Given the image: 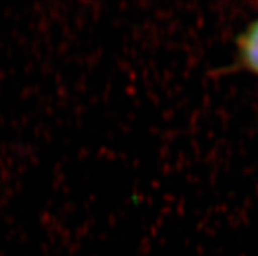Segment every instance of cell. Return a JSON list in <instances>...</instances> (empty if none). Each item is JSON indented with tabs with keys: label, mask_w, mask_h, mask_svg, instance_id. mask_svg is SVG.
Returning <instances> with one entry per match:
<instances>
[{
	"label": "cell",
	"mask_w": 258,
	"mask_h": 256,
	"mask_svg": "<svg viewBox=\"0 0 258 256\" xmlns=\"http://www.w3.org/2000/svg\"><path fill=\"white\" fill-rule=\"evenodd\" d=\"M235 65L258 77V17L252 20L235 39Z\"/></svg>",
	"instance_id": "6da1fadb"
}]
</instances>
